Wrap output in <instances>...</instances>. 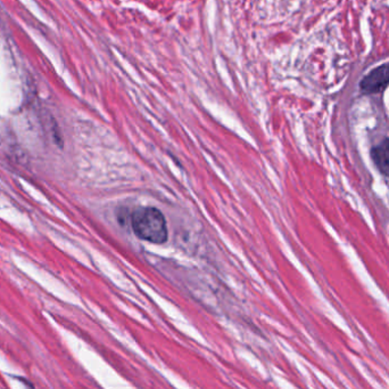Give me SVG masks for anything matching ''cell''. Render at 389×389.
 Returning <instances> with one entry per match:
<instances>
[{
    "label": "cell",
    "mask_w": 389,
    "mask_h": 389,
    "mask_svg": "<svg viewBox=\"0 0 389 389\" xmlns=\"http://www.w3.org/2000/svg\"><path fill=\"white\" fill-rule=\"evenodd\" d=\"M131 227L139 239L163 244L168 240V227L162 211L154 207L138 208L132 213Z\"/></svg>",
    "instance_id": "6da1fadb"
},
{
    "label": "cell",
    "mask_w": 389,
    "mask_h": 389,
    "mask_svg": "<svg viewBox=\"0 0 389 389\" xmlns=\"http://www.w3.org/2000/svg\"><path fill=\"white\" fill-rule=\"evenodd\" d=\"M389 83V64H385L371 71L361 81V90L366 94L378 93Z\"/></svg>",
    "instance_id": "7a4b0ae2"
},
{
    "label": "cell",
    "mask_w": 389,
    "mask_h": 389,
    "mask_svg": "<svg viewBox=\"0 0 389 389\" xmlns=\"http://www.w3.org/2000/svg\"><path fill=\"white\" fill-rule=\"evenodd\" d=\"M373 159L381 173L389 176V140H384L378 147H373Z\"/></svg>",
    "instance_id": "3957f363"
}]
</instances>
